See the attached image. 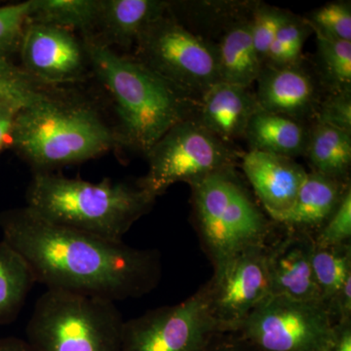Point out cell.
Segmentation results:
<instances>
[{
  "label": "cell",
  "instance_id": "13",
  "mask_svg": "<svg viewBox=\"0 0 351 351\" xmlns=\"http://www.w3.org/2000/svg\"><path fill=\"white\" fill-rule=\"evenodd\" d=\"M256 82V100L261 110L301 122L315 117L322 100L320 84L302 63L263 66Z\"/></svg>",
  "mask_w": 351,
  "mask_h": 351
},
{
  "label": "cell",
  "instance_id": "36",
  "mask_svg": "<svg viewBox=\"0 0 351 351\" xmlns=\"http://www.w3.org/2000/svg\"><path fill=\"white\" fill-rule=\"evenodd\" d=\"M0 351H36L27 341L22 339L9 338L0 339Z\"/></svg>",
  "mask_w": 351,
  "mask_h": 351
},
{
  "label": "cell",
  "instance_id": "28",
  "mask_svg": "<svg viewBox=\"0 0 351 351\" xmlns=\"http://www.w3.org/2000/svg\"><path fill=\"white\" fill-rule=\"evenodd\" d=\"M304 19L313 32L330 38L351 41L350 1L330 2L309 13Z\"/></svg>",
  "mask_w": 351,
  "mask_h": 351
},
{
  "label": "cell",
  "instance_id": "16",
  "mask_svg": "<svg viewBox=\"0 0 351 351\" xmlns=\"http://www.w3.org/2000/svg\"><path fill=\"white\" fill-rule=\"evenodd\" d=\"M260 108L249 88L219 82L198 101L195 119L210 133L230 144L243 137L254 113Z\"/></svg>",
  "mask_w": 351,
  "mask_h": 351
},
{
  "label": "cell",
  "instance_id": "24",
  "mask_svg": "<svg viewBox=\"0 0 351 351\" xmlns=\"http://www.w3.org/2000/svg\"><path fill=\"white\" fill-rule=\"evenodd\" d=\"M311 265L321 300L328 306L351 278L350 244L326 248L314 245Z\"/></svg>",
  "mask_w": 351,
  "mask_h": 351
},
{
  "label": "cell",
  "instance_id": "1",
  "mask_svg": "<svg viewBox=\"0 0 351 351\" xmlns=\"http://www.w3.org/2000/svg\"><path fill=\"white\" fill-rule=\"evenodd\" d=\"M0 230L47 290L115 302L149 294L160 280L158 252L56 225L27 207L2 212Z\"/></svg>",
  "mask_w": 351,
  "mask_h": 351
},
{
  "label": "cell",
  "instance_id": "18",
  "mask_svg": "<svg viewBox=\"0 0 351 351\" xmlns=\"http://www.w3.org/2000/svg\"><path fill=\"white\" fill-rule=\"evenodd\" d=\"M350 182H341L319 173L307 172L290 209L276 221L287 232L313 237L338 208Z\"/></svg>",
  "mask_w": 351,
  "mask_h": 351
},
{
  "label": "cell",
  "instance_id": "29",
  "mask_svg": "<svg viewBox=\"0 0 351 351\" xmlns=\"http://www.w3.org/2000/svg\"><path fill=\"white\" fill-rule=\"evenodd\" d=\"M31 11V0L0 6V60H11L19 51Z\"/></svg>",
  "mask_w": 351,
  "mask_h": 351
},
{
  "label": "cell",
  "instance_id": "21",
  "mask_svg": "<svg viewBox=\"0 0 351 351\" xmlns=\"http://www.w3.org/2000/svg\"><path fill=\"white\" fill-rule=\"evenodd\" d=\"M306 154L313 172L348 182L351 167V134L314 121L309 130Z\"/></svg>",
  "mask_w": 351,
  "mask_h": 351
},
{
  "label": "cell",
  "instance_id": "11",
  "mask_svg": "<svg viewBox=\"0 0 351 351\" xmlns=\"http://www.w3.org/2000/svg\"><path fill=\"white\" fill-rule=\"evenodd\" d=\"M201 288L219 331L232 332L271 297L267 246L249 249L214 265L213 276Z\"/></svg>",
  "mask_w": 351,
  "mask_h": 351
},
{
  "label": "cell",
  "instance_id": "31",
  "mask_svg": "<svg viewBox=\"0 0 351 351\" xmlns=\"http://www.w3.org/2000/svg\"><path fill=\"white\" fill-rule=\"evenodd\" d=\"M316 247H337L350 244L351 189L346 191L338 208L322 228L313 235Z\"/></svg>",
  "mask_w": 351,
  "mask_h": 351
},
{
  "label": "cell",
  "instance_id": "12",
  "mask_svg": "<svg viewBox=\"0 0 351 351\" xmlns=\"http://www.w3.org/2000/svg\"><path fill=\"white\" fill-rule=\"evenodd\" d=\"M18 53L21 68L48 87L82 82L91 71L82 38L55 25L27 22Z\"/></svg>",
  "mask_w": 351,
  "mask_h": 351
},
{
  "label": "cell",
  "instance_id": "2",
  "mask_svg": "<svg viewBox=\"0 0 351 351\" xmlns=\"http://www.w3.org/2000/svg\"><path fill=\"white\" fill-rule=\"evenodd\" d=\"M90 69L113 101L122 145L147 154L175 126L195 117L198 101L182 93L130 55L82 38Z\"/></svg>",
  "mask_w": 351,
  "mask_h": 351
},
{
  "label": "cell",
  "instance_id": "7",
  "mask_svg": "<svg viewBox=\"0 0 351 351\" xmlns=\"http://www.w3.org/2000/svg\"><path fill=\"white\" fill-rule=\"evenodd\" d=\"M133 50L134 59L196 101L221 82L214 44L184 27L170 9L147 27Z\"/></svg>",
  "mask_w": 351,
  "mask_h": 351
},
{
  "label": "cell",
  "instance_id": "4",
  "mask_svg": "<svg viewBox=\"0 0 351 351\" xmlns=\"http://www.w3.org/2000/svg\"><path fill=\"white\" fill-rule=\"evenodd\" d=\"M156 199L137 184L92 182L56 173H34L25 191V207L46 221L113 241H122Z\"/></svg>",
  "mask_w": 351,
  "mask_h": 351
},
{
  "label": "cell",
  "instance_id": "22",
  "mask_svg": "<svg viewBox=\"0 0 351 351\" xmlns=\"http://www.w3.org/2000/svg\"><path fill=\"white\" fill-rule=\"evenodd\" d=\"M36 283L27 261L3 239L0 241V326L17 319Z\"/></svg>",
  "mask_w": 351,
  "mask_h": 351
},
{
  "label": "cell",
  "instance_id": "30",
  "mask_svg": "<svg viewBox=\"0 0 351 351\" xmlns=\"http://www.w3.org/2000/svg\"><path fill=\"white\" fill-rule=\"evenodd\" d=\"M289 12L267 5L255 3L251 13V34L256 52L262 64L265 63L267 54L279 27L287 18Z\"/></svg>",
  "mask_w": 351,
  "mask_h": 351
},
{
  "label": "cell",
  "instance_id": "15",
  "mask_svg": "<svg viewBox=\"0 0 351 351\" xmlns=\"http://www.w3.org/2000/svg\"><path fill=\"white\" fill-rule=\"evenodd\" d=\"M241 167L274 221L292 206L307 174L294 159L258 151L243 154Z\"/></svg>",
  "mask_w": 351,
  "mask_h": 351
},
{
  "label": "cell",
  "instance_id": "27",
  "mask_svg": "<svg viewBox=\"0 0 351 351\" xmlns=\"http://www.w3.org/2000/svg\"><path fill=\"white\" fill-rule=\"evenodd\" d=\"M56 89L36 82L12 60H0V101H14L27 107Z\"/></svg>",
  "mask_w": 351,
  "mask_h": 351
},
{
  "label": "cell",
  "instance_id": "33",
  "mask_svg": "<svg viewBox=\"0 0 351 351\" xmlns=\"http://www.w3.org/2000/svg\"><path fill=\"white\" fill-rule=\"evenodd\" d=\"M23 106L10 101H0V154L10 147L14 124Z\"/></svg>",
  "mask_w": 351,
  "mask_h": 351
},
{
  "label": "cell",
  "instance_id": "5",
  "mask_svg": "<svg viewBox=\"0 0 351 351\" xmlns=\"http://www.w3.org/2000/svg\"><path fill=\"white\" fill-rule=\"evenodd\" d=\"M193 218L213 265L252 248L267 246L269 221L246 193L234 169L191 184Z\"/></svg>",
  "mask_w": 351,
  "mask_h": 351
},
{
  "label": "cell",
  "instance_id": "32",
  "mask_svg": "<svg viewBox=\"0 0 351 351\" xmlns=\"http://www.w3.org/2000/svg\"><path fill=\"white\" fill-rule=\"evenodd\" d=\"M315 121L351 134V90L328 93L320 101Z\"/></svg>",
  "mask_w": 351,
  "mask_h": 351
},
{
  "label": "cell",
  "instance_id": "17",
  "mask_svg": "<svg viewBox=\"0 0 351 351\" xmlns=\"http://www.w3.org/2000/svg\"><path fill=\"white\" fill-rule=\"evenodd\" d=\"M162 0H100L94 40L123 50L133 49L138 38L154 21L169 11Z\"/></svg>",
  "mask_w": 351,
  "mask_h": 351
},
{
  "label": "cell",
  "instance_id": "35",
  "mask_svg": "<svg viewBox=\"0 0 351 351\" xmlns=\"http://www.w3.org/2000/svg\"><path fill=\"white\" fill-rule=\"evenodd\" d=\"M327 351H351V320L335 324L334 336Z\"/></svg>",
  "mask_w": 351,
  "mask_h": 351
},
{
  "label": "cell",
  "instance_id": "19",
  "mask_svg": "<svg viewBox=\"0 0 351 351\" xmlns=\"http://www.w3.org/2000/svg\"><path fill=\"white\" fill-rule=\"evenodd\" d=\"M251 15L230 22L214 44L219 80L245 88L256 82L263 64L258 59L251 34Z\"/></svg>",
  "mask_w": 351,
  "mask_h": 351
},
{
  "label": "cell",
  "instance_id": "14",
  "mask_svg": "<svg viewBox=\"0 0 351 351\" xmlns=\"http://www.w3.org/2000/svg\"><path fill=\"white\" fill-rule=\"evenodd\" d=\"M313 249L311 235L293 232H287L271 248L267 247L271 295L298 301H322L311 265Z\"/></svg>",
  "mask_w": 351,
  "mask_h": 351
},
{
  "label": "cell",
  "instance_id": "26",
  "mask_svg": "<svg viewBox=\"0 0 351 351\" xmlns=\"http://www.w3.org/2000/svg\"><path fill=\"white\" fill-rule=\"evenodd\" d=\"M313 29L304 18L289 12L279 27L263 66H287L302 63V49Z\"/></svg>",
  "mask_w": 351,
  "mask_h": 351
},
{
  "label": "cell",
  "instance_id": "6",
  "mask_svg": "<svg viewBox=\"0 0 351 351\" xmlns=\"http://www.w3.org/2000/svg\"><path fill=\"white\" fill-rule=\"evenodd\" d=\"M124 322L115 302L46 290L27 329L36 351H119Z\"/></svg>",
  "mask_w": 351,
  "mask_h": 351
},
{
  "label": "cell",
  "instance_id": "34",
  "mask_svg": "<svg viewBox=\"0 0 351 351\" xmlns=\"http://www.w3.org/2000/svg\"><path fill=\"white\" fill-rule=\"evenodd\" d=\"M201 351H260L232 332H218Z\"/></svg>",
  "mask_w": 351,
  "mask_h": 351
},
{
  "label": "cell",
  "instance_id": "25",
  "mask_svg": "<svg viewBox=\"0 0 351 351\" xmlns=\"http://www.w3.org/2000/svg\"><path fill=\"white\" fill-rule=\"evenodd\" d=\"M315 34L318 63L328 93L351 90V41Z\"/></svg>",
  "mask_w": 351,
  "mask_h": 351
},
{
  "label": "cell",
  "instance_id": "9",
  "mask_svg": "<svg viewBox=\"0 0 351 351\" xmlns=\"http://www.w3.org/2000/svg\"><path fill=\"white\" fill-rule=\"evenodd\" d=\"M334 327L322 301L271 295L232 332L260 351H327Z\"/></svg>",
  "mask_w": 351,
  "mask_h": 351
},
{
  "label": "cell",
  "instance_id": "10",
  "mask_svg": "<svg viewBox=\"0 0 351 351\" xmlns=\"http://www.w3.org/2000/svg\"><path fill=\"white\" fill-rule=\"evenodd\" d=\"M218 332L200 288L180 304L125 321L119 351H201Z\"/></svg>",
  "mask_w": 351,
  "mask_h": 351
},
{
  "label": "cell",
  "instance_id": "23",
  "mask_svg": "<svg viewBox=\"0 0 351 351\" xmlns=\"http://www.w3.org/2000/svg\"><path fill=\"white\" fill-rule=\"evenodd\" d=\"M100 0H31L29 23L55 25L93 38Z\"/></svg>",
  "mask_w": 351,
  "mask_h": 351
},
{
  "label": "cell",
  "instance_id": "8",
  "mask_svg": "<svg viewBox=\"0 0 351 351\" xmlns=\"http://www.w3.org/2000/svg\"><path fill=\"white\" fill-rule=\"evenodd\" d=\"M145 157L149 169L137 186L156 198L176 182L191 186L208 176L234 169L239 154L193 117L173 126Z\"/></svg>",
  "mask_w": 351,
  "mask_h": 351
},
{
  "label": "cell",
  "instance_id": "3",
  "mask_svg": "<svg viewBox=\"0 0 351 351\" xmlns=\"http://www.w3.org/2000/svg\"><path fill=\"white\" fill-rule=\"evenodd\" d=\"M57 90L23 108L14 124L10 147L34 173H54L122 145L95 106Z\"/></svg>",
  "mask_w": 351,
  "mask_h": 351
},
{
  "label": "cell",
  "instance_id": "20",
  "mask_svg": "<svg viewBox=\"0 0 351 351\" xmlns=\"http://www.w3.org/2000/svg\"><path fill=\"white\" fill-rule=\"evenodd\" d=\"M308 134L304 122L258 108L251 117L243 137L250 151L294 159L306 154Z\"/></svg>",
  "mask_w": 351,
  "mask_h": 351
}]
</instances>
